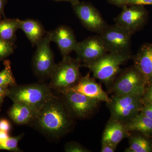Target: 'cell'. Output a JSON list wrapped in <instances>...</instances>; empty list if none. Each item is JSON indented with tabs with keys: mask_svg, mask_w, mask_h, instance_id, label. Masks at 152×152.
<instances>
[{
	"mask_svg": "<svg viewBox=\"0 0 152 152\" xmlns=\"http://www.w3.org/2000/svg\"><path fill=\"white\" fill-rule=\"evenodd\" d=\"M23 136L24 134H21L15 137H10L7 140L0 142V151L5 150L12 152H21L18 144Z\"/></svg>",
	"mask_w": 152,
	"mask_h": 152,
	"instance_id": "obj_23",
	"label": "cell"
},
{
	"mask_svg": "<svg viewBox=\"0 0 152 152\" xmlns=\"http://www.w3.org/2000/svg\"><path fill=\"white\" fill-rule=\"evenodd\" d=\"M145 137L130 136L129 137V147L125 150V152H152V142Z\"/></svg>",
	"mask_w": 152,
	"mask_h": 152,
	"instance_id": "obj_21",
	"label": "cell"
},
{
	"mask_svg": "<svg viewBox=\"0 0 152 152\" xmlns=\"http://www.w3.org/2000/svg\"><path fill=\"white\" fill-rule=\"evenodd\" d=\"M130 136L124 123L110 119L106 125L102 136V142H107L118 146L120 142Z\"/></svg>",
	"mask_w": 152,
	"mask_h": 152,
	"instance_id": "obj_17",
	"label": "cell"
},
{
	"mask_svg": "<svg viewBox=\"0 0 152 152\" xmlns=\"http://www.w3.org/2000/svg\"><path fill=\"white\" fill-rule=\"evenodd\" d=\"M142 96L137 95H114L107 103L111 113L110 119L125 123L129 121L141 111Z\"/></svg>",
	"mask_w": 152,
	"mask_h": 152,
	"instance_id": "obj_5",
	"label": "cell"
},
{
	"mask_svg": "<svg viewBox=\"0 0 152 152\" xmlns=\"http://www.w3.org/2000/svg\"><path fill=\"white\" fill-rule=\"evenodd\" d=\"M150 83L151 84L150 87L146 91H145L142 98L143 104H152V81Z\"/></svg>",
	"mask_w": 152,
	"mask_h": 152,
	"instance_id": "obj_26",
	"label": "cell"
},
{
	"mask_svg": "<svg viewBox=\"0 0 152 152\" xmlns=\"http://www.w3.org/2000/svg\"><path fill=\"white\" fill-rule=\"evenodd\" d=\"M60 93L66 110L73 119L88 118L97 108L101 102L69 89Z\"/></svg>",
	"mask_w": 152,
	"mask_h": 152,
	"instance_id": "obj_6",
	"label": "cell"
},
{
	"mask_svg": "<svg viewBox=\"0 0 152 152\" xmlns=\"http://www.w3.org/2000/svg\"><path fill=\"white\" fill-rule=\"evenodd\" d=\"M7 2V0H0V15L4 16V18L5 17L4 13V9Z\"/></svg>",
	"mask_w": 152,
	"mask_h": 152,
	"instance_id": "obj_33",
	"label": "cell"
},
{
	"mask_svg": "<svg viewBox=\"0 0 152 152\" xmlns=\"http://www.w3.org/2000/svg\"><path fill=\"white\" fill-rule=\"evenodd\" d=\"M126 5H152V0H128Z\"/></svg>",
	"mask_w": 152,
	"mask_h": 152,
	"instance_id": "obj_30",
	"label": "cell"
},
{
	"mask_svg": "<svg viewBox=\"0 0 152 152\" xmlns=\"http://www.w3.org/2000/svg\"><path fill=\"white\" fill-rule=\"evenodd\" d=\"M50 32L36 45L37 49L32 59V67L36 75L41 78H50L56 66L53 53L51 48Z\"/></svg>",
	"mask_w": 152,
	"mask_h": 152,
	"instance_id": "obj_8",
	"label": "cell"
},
{
	"mask_svg": "<svg viewBox=\"0 0 152 152\" xmlns=\"http://www.w3.org/2000/svg\"><path fill=\"white\" fill-rule=\"evenodd\" d=\"M54 95L49 86L40 83L9 88L7 97L13 103L28 105L39 111Z\"/></svg>",
	"mask_w": 152,
	"mask_h": 152,
	"instance_id": "obj_2",
	"label": "cell"
},
{
	"mask_svg": "<svg viewBox=\"0 0 152 152\" xmlns=\"http://www.w3.org/2000/svg\"><path fill=\"white\" fill-rule=\"evenodd\" d=\"M72 7L82 24L89 31L99 34L107 26L99 11L88 3L79 2Z\"/></svg>",
	"mask_w": 152,
	"mask_h": 152,
	"instance_id": "obj_10",
	"label": "cell"
},
{
	"mask_svg": "<svg viewBox=\"0 0 152 152\" xmlns=\"http://www.w3.org/2000/svg\"><path fill=\"white\" fill-rule=\"evenodd\" d=\"M19 19H7L0 20V38L13 43L16 39V32L19 29Z\"/></svg>",
	"mask_w": 152,
	"mask_h": 152,
	"instance_id": "obj_20",
	"label": "cell"
},
{
	"mask_svg": "<svg viewBox=\"0 0 152 152\" xmlns=\"http://www.w3.org/2000/svg\"><path fill=\"white\" fill-rule=\"evenodd\" d=\"M11 123L7 119L2 118L0 119V130L10 133L11 130Z\"/></svg>",
	"mask_w": 152,
	"mask_h": 152,
	"instance_id": "obj_29",
	"label": "cell"
},
{
	"mask_svg": "<svg viewBox=\"0 0 152 152\" xmlns=\"http://www.w3.org/2000/svg\"><path fill=\"white\" fill-rule=\"evenodd\" d=\"M14 43L0 38V61L13 53Z\"/></svg>",
	"mask_w": 152,
	"mask_h": 152,
	"instance_id": "obj_24",
	"label": "cell"
},
{
	"mask_svg": "<svg viewBox=\"0 0 152 152\" xmlns=\"http://www.w3.org/2000/svg\"><path fill=\"white\" fill-rule=\"evenodd\" d=\"M130 58V55L109 53L91 62L84 64L93 73L94 77L105 84L113 83L119 72L120 66Z\"/></svg>",
	"mask_w": 152,
	"mask_h": 152,
	"instance_id": "obj_4",
	"label": "cell"
},
{
	"mask_svg": "<svg viewBox=\"0 0 152 152\" xmlns=\"http://www.w3.org/2000/svg\"><path fill=\"white\" fill-rule=\"evenodd\" d=\"M128 0H110L112 2L115 4L121 5H126Z\"/></svg>",
	"mask_w": 152,
	"mask_h": 152,
	"instance_id": "obj_34",
	"label": "cell"
},
{
	"mask_svg": "<svg viewBox=\"0 0 152 152\" xmlns=\"http://www.w3.org/2000/svg\"><path fill=\"white\" fill-rule=\"evenodd\" d=\"M19 29L24 32L34 46L45 35L46 31L43 26L37 20L26 19L22 20L19 19Z\"/></svg>",
	"mask_w": 152,
	"mask_h": 152,
	"instance_id": "obj_18",
	"label": "cell"
},
{
	"mask_svg": "<svg viewBox=\"0 0 152 152\" xmlns=\"http://www.w3.org/2000/svg\"><path fill=\"white\" fill-rule=\"evenodd\" d=\"M65 151L66 152H89V150L77 142H71L65 145Z\"/></svg>",
	"mask_w": 152,
	"mask_h": 152,
	"instance_id": "obj_25",
	"label": "cell"
},
{
	"mask_svg": "<svg viewBox=\"0 0 152 152\" xmlns=\"http://www.w3.org/2000/svg\"><path fill=\"white\" fill-rule=\"evenodd\" d=\"M75 51L77 59L84 64L95 61L108 52L99 35L90 37L78 42Z\"/></svg>",
	"mask_w": 152,
	"mask_h": 152,
	"instance_id": "obj_11",
	"label": "cell"
},
{
	"mask_svg": "<svg viewBox=\"0 0 152 152\" xmlns=\"http://www.w3.org/2000/svg\"><path fill=\"white\" fill-rule=\"evenodd\" d=\"M116 145L111 143L109 142H102V152H114L115 151L117 147Z\"/></svg>",
	"mask_w": 152,
	"mask_h": 152,
	"instance_id": "obj_27",
	"label": "cell"
},
{
	"mask_svg": "<svg viewBox=\"0 0 152 152\" xmlns=\"http://www.w3.org/2000/svg\"><path fill=\"white\" fill-rule=\"evenodd\" d=\"M140 113L145 116L152 119V104H143Z\"/></svg>",
	"mask_w": 152,
	"mask_h": 152,
	"instance_id": "obj_28",
	"label": "cell"
},
{
	"mask_svg": "<svg viewBox=\"0 0 152 152\" xmlns=\"http://www.w3.org/2000/svg\"><path fill=\"white\" fill-rule=\"evenodd\" d=\"M4 65V69L0 72V86L8 88L15 86L17 84L12 72L10 61L6 60Z\"/></svg>",
	"mask_w": 152,
	"mask_h": 152,
	"instance_id": "obj_22",
	"label": "cell"
},
{
	"mask_svg": "<svg viewBox=\"0 0 152 152\" xmlns=\"http://www.w3.org/2000/svg\"><path fill=\"white\" fill-rule=\"evenodd\" d=\"M9 88L0 86V111L1 109L4 100L6 97H7Z\"/></svg>",
	"mask_w": 152,
	"mask_h": 152,
	"instance_id": "obj_31",
	"label": "cell"
},
{
	"mask_svg": "<svg viewBox=\"0 0 152 152\" xmlns=\"http://www.w3.org/2000/svg\"><path fill=\"white\" fill-rule=\"evenodd\" d=\"M69 89L101 102L108 103L111 101V97L100 85L90 77V73L81 77L75 85Z\"/></svg>",
	"mask_w": 152,
	"mask_h": 152,
	"instance_id": "obj_12",
	"label": "cell"
},
{
	"mask_svg": "<svg viewBox=\"0 0 152 152\" xmlns=\"http://www.w3.org/2000/svg\"><path fill=\"white\" fill-rule=\"evenodd\" d=\"M146 83L134 67L128 68L114 82L112 90L114 95H137L142 96Z\"/></svg>",
	"mask_w": 152,
	"mask_h": 152,
	"instance_id": "obj_9",
	"label": "cell"
},
{
	"mask_svg": "<svg viewBox=\"0 0 152 152\" xmlns=\"http://www.w3.org/2000/svg\"><path fill=\"white\" fill-rule=\"evenodd\" d=\"M73 120L61 98L54 95L40 110L31 123L47 137L58 140L71 130Z\"/></svg>",
	"mask_w": 152,
	"mask_h": 152,
	"instance_id": "obj_1",
	"label": "cell"
},
{
	"mask_svg": "<svg viewBox=\"0 0 152 152\" xmlns=\"http://www.w3.org/2000/svg\"><path fill=\"white\" fill-rule=\"evenodd\" d=\"M10 137V133L0 130V142L7 140Z\"/></svg>",
	"mask_w": 152,
	"mask_h": 152,
	"instance_id": "obj_32",
	"label": "cell"
},
{
	"mask_svg": "<svg viewBox=\"0 0 152 152\" xmlns=\"http://www.w3.org/2000/svg\"><path fill=\"white\" fill-rule=\"evenodd\" d=\"M109 53L130 55L132 33L115 24L106 26L99 34Z\"/></svg>",
	"mask_w": 152,
	"mask_h": 152,
	"instance_id": "obj_7",
	"label": "cell"
},
{
	"mask_svg": "<svg viewBox=\"0 0 152 152\" xmlns=\"http://www.w3.org/2000/svg\"><path fill=\"white\" fill-rule=\"evenodd\" d=\"M38 112L37 110L28 105L13 103L8 111V115L15 124L23 125L31 123Z\"/></svg>",
	"mask_w": 152,
	"mask_h": 152,
	"instance_id": "obj_16",
	"label": "cell"
},
{
	"mask_svg": "<svg viewBox=\"0 0 152 152\" xmlns=\"http://www.w3.org/2000/svg\"><path fill=\"white\" fill-rule=\"evenodd\" d=\"M81 62L68 56H64L62 61L56 64L50 77L49 86L60 93L75 85L80 78V69Z\"/></svg>",
	"mask_w": 152,
	"mask_h": 152,
	"instance_id": "obj_3",
	"label": "cell"
},
{
	"mask_svg": "<svg viewBox=\"0 0 152 152\" xmlns=\"http://www.w3.org/2000/svg\"><path fill=\"white\" fill-rule=\"evenodd\" d=\"M2 17V16L1 15H0V20H1V19Z\"/></svg>",
	"mask_w": 152,
	"mask_h": 152,
	"instance_id": "obj_36",
	"label": "cell"
},
{
	"mask_svg": "<svg viewBox=\"0 0 152 152\" xmlns=\"http://www.w3.org/2000/svg\"><path fill=\"white\" fill-rule=\"evenodd\" d=\"M51 42L56 43L63 56H68L75 51L78 42L71 28L66 26H60L50 31Z\"/></svg>",
	"mask_w": 152,
	"mask_h": 152,
	"instance_id": "obj_13",
	"label": "cell"
},
{
	"mask_svg": "<svg viewBox=\"0 0 152 152\" xmlns=\"http://www.w3.org/2000/svg\"><path fill=\"white\" fill-rule=\"evenodd\" d=\"M145 16V12L141 9L135 7H124L121 12L114 20L116 24L132 34L141 25Z\"/></svg>",
	"mask_w": 152,
	"mask_h": 152,
	"instance_id": "obj_14",
	"label": "cell"
},
{
	"mask_svg": "<svg viewBox=\"0 0 152 152\" xmlns=\"http://www.w3.org/2000/svg\"><path fill=\"white\" fill-rule=\"evenodd\" d=\"M54 1H68L69 2L71 3L72 4V5L76 4L79 2V0H54Z\"/></svg>",
	"mask_w": 152,
	"mask_h": 152,
	"instance_id": "obj_35",
	"label": "cell"
},
{
	"mask_svg": "<svg viewBox=\"0 0 152 152\" xmlns=\"http://www.w3.org/2000/svg\"><path fill=\"white\" fill-rule=\"evenodd\" d=\"M127 130L131 132H139L146 137L152 136V119L140 112L129 121L125 123Z\"/></svg>",
	"mask_w": 152,
	"mask_h": 152,
	"instance_id": "obj_19",
	"label": "cell"
},
{
	"mask_svg": "<svg viewBox=\"0 0 152 152\" xmlns=\"http://www.w3.org/2000/svg\"><path fill=\"white\" fill-rule=\"evenodd\" d=\"M134 67L146 84L152 80V45H144L134 58Z\"/></svg>",
	"mask_w": 152,
	"mask_h": 152,
	"instance_id": "obj_15",
	"label": "cell"
}]
</instances>
